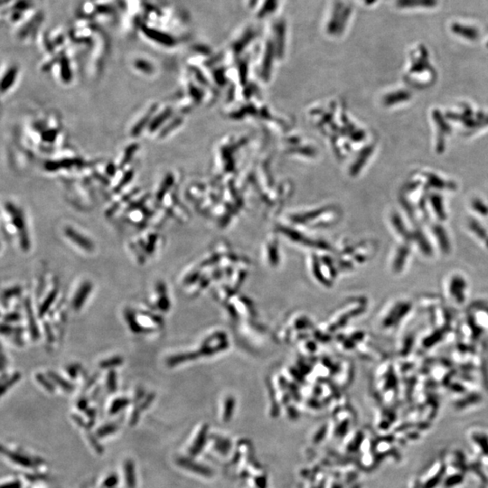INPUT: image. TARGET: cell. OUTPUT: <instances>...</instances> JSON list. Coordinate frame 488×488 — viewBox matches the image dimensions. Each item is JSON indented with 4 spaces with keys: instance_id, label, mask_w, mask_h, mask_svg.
Masks as SVG:
<instances>
[{
    "instance_id": "83f0119b",
    "label": "cell",
    "mask_w": 488,
    "mask_h": 488,
    "mask_svg": "<svg viewBox=\"0 0 488 488\" xmlns=\"http://www.w3.org/2000/svg\"><path fill=\"white\" fill-rule=\"evenodd\" d=\"M179 123H180V119H176V120H174L172 123H170V124L168 125V127H166V128L162 130L160 137L167 136L168 133L172 131L173 129L176 128V126H177Z\"/></svg>"
},
{
    "instance_id": "6da1fadb",
    "label": "cell",
    "mask_w": 488,
    "mask_h": 488,
    "mask_svg": "<svg viewBox=\"0 0 488 488\" xmlns=\"http://www.w3.org/2000/svg\"><path fill=\"white\" fill-rule=\"evenodd\" d=\"M6 209H7L8 213L10 214L13 225L15 226L16 231L18 232L21 247L26 252V251H28V249L30 248V240H29L28 232H26L24 214H23V212H21L19 209L16 208L15 205H13L10 203L6 204Z\"/></svg>"
},
{
    "instance_id": "8992f818",
    "label": "cell",
    "mask_w": 488,
    "mask_h": 488,
    "mask_svg": "<svg viewBox=\"0 0 488 488\" xmlns=\"http://www.w3.org/2000/svg\"><path fill=\"white\" fill-rule=\"evenodd\" d=\"M125 318H126V321L128 323V327L130 328V330L132 331L133 333L135 334H141V333H148L149 331L145 329L141 324H140V322L138 320V316H136V314L133 312L132 310H129V309H127L125 311Z\"/></svg>"
},
{
    "instance_id": "7a4b0ae2",
    "label": "cell",
    "mask_w": 488,
    "mask_h": 488,
    "mask_svg": "<svg viewBox=\"0 0 488 488\" xmlns=\"http://www.w3.org/2000/svg\"><path fill=\"white\" fill-rule=\"evenodd\" d=\"M141 29L145 36L149 39H151V41H154L156 44H159L164 46H172L175 44V39L167 33L157 30L156 28H148V26H143Z\"/></svg>"
},
{
    "instance_id": "cb8c5ba5",
    "label": "cell",
    "mask_w": 488,
    "mask_h": 488,
    "mask_svg": "<svg viewBox=\"0 0 488 488\" xmlns=\"http://www.w3.org/2000/svg\"><path fill=\"white\" fill-rule=\"evenodd\" d=\"M107 387L111 392H115L117 390V374L114 370H111L107 376Z\"/></svg>"
},
{
    "instance_id": "d4e9b609",
    "label": "cell",
    "mask_w": 488,
    "mask_h": 488,
    "mask_svg": "<svg viewBox=\"0 0 488 488\" xmlns=\"http://www.w3.org/2000/svg\"><path fill=\"white\" fill-rule=\"evenodd\" d=\"M20 320L21 316L19 313H8V314H7V315H5L4 317H3V321H4V323H8V324H10V323H16V322H18V321Z\"/></svg>"
},
{
    "instance_id": "5b68a950",
    "label": "cell",
    "mask_w": 488,
    "mask_h": 488,
    "mask_svg": "<svg viewBox=\"0 0 488 488\" xmlns=\"http://www.w3.org/2000/svg\"><path fill=\"white\" fill-rule=\"evenodd\" d=\"M24 309L28 316V327H29V331L30 335L34 341L38 340L40 337V332L38 327L36 324V317L34 316L33 313L32 306H31V301L29 299L24 300Z\"/></svg>"
},
{
    "instance_id": "f546056e",
    "label": "cell",
    "mask_w": 488,
    "mask_h": 488,
    "mask_svg": "<svg viewBox=\"0 0 488 488\" xmlns=\"http://www.w3.org/2000/svg\"><path fill=\"white\" fill-rule=\"evenodd\" d=\"M44 328H45V333H46V336H47V340H48L49 343H52V342L55 341V336H53L52 328L50 327V324H47V323L44 324Z\"/></svg>"
},
{
    "instance_id": "4dcf8cb0",
    "label": "cell",
    "mask_w": 488,
    "mask_h": 488,
    "mask_svg": "<svg viewBox=\"0 0 488 488\" xmlns=\"http://www.w3.org/2000/svg\"><path fill=\"white\" fill-rule=\"evenodd\" d=\"M156 239H157V237H156V235H152V236L150 237V239H149L148 244H147V249H148V250H147V252H150V253L154 252V248H155V245H156Z\"/></svg>"
},
{
    "instance_id": "30bf717a",
    "label": "cell",
    "mask_w": 488,
    "mask_h": 488,
    "mask_svg": "<svg viewBox=\"0 0 488 488\" xmlns=\"http://www.w3.org/2000/svg\"><path fill=\"white\" fill-rule=\"evenodd\" d=\"M56 296H57V289H52V291L49 293L48 295L46 296V297L44 299L43 303L40 305L39 309H38V316H39L40 318L44 317V316L47 314L49 309L52 307V305L53 304Z\"/></svg>"
},
{
    "instance_id": "7c38bea8",
    "label": "cell",
    "mask_w": 488,
    "mask_h": 488,
    "mask_svg": "<svg viewBox=\"0 0 488 488\" xmlns=\"http://www.w3.org/2000/svg\"><path fill=\"white\" fill-rule=\"evenodd\" d=\"M16 75H17V68L16 67H11L6 72L4 77L1 80V91L5 92L7 90L12 86L13 84L16 80Z\"/></svg>"
},
{
    "instance_id": "f1b7e54d",
    "label": "cell",
    "mask_w": 488,
    "mask_h": 488,
    "mask_svg": "<svg viewBox=\"0 0 488 488\" xmlns=\"http://www.w3.org/2000/svg\"><path fill=\"white\" fill-rule=\"evenodd\" d=\"M56 135H57V132L56 130H48V131H46L43 134V139L47 142H52V140H55V139H56Z\"/></svg>"
},
{
    "instance_id": "ba28073f",
    "label": "cell",
    "mask_w": 488,
    "mask_h": 488,
    "mask_svg": "<svg viewBox=\"0 0 488 488\" xmlns=\"http://www.w3.org/2000/svg\"><path fill=\"white\" fill-rule=\"evenodd\" d=\"M156 106H153L150 108V110L147 112V114L145 115L144 117L141 118V120L137 123L134 128H133L132 131H131V134H132L133 137H138L140 135L141 131L143 130V128L147 126V125L152 121L151 119H152L153 114L154 112H156Z\"/></svg>"
},
{
    "instance_id": "1f68e13d",
    "label": "cell",
    "mask_w": 488,
    "mask_h": 488,
    "mask_svg": "<svg viewBox=\"0 0 488 488\" xmlns=\"http://www.w3.org/2000/svg\"><path fill=\"white\" fill-rule=\"evenodd\" d=\"M114 429H115V427L112 426V425L105 426L104 428H100V430H101V431H100V435H101V434H102V435H107L108 433L110 434V433H112V431H114Z\"/></svg>"
},
{
    "instance_id": "277c9868",
    "label": "cell",
    "mask_w": 488,
    "mask_h": 488,
    "mask_svg": "<svg viewBox=\"0 0 488 488\" xmlns=\"http://www.w3.org/2000/svg\"><path fill=\"white\" fill-rule=\"evenodd\" d=\"M92 290V283L91 281H84V283L79 287L72 300V307L76 311L83 308V306L86 300L88 299Z\"/></svg>"
},
{
    "instance_id": "2e32d148",
    "label": "cell",
    "mask_w": 488,
    "mask_h": 488,
    "mask_svg": "<svg viewBox=\"0 0 488 488\" xmlns=\"http://www.w3.org/2000/svg\"><path fill=\"white\" fill-rule=\"evenodd\" d=\"M173 183H174V178L171 175H168V176H166L163 183L161 184L160 188L158 190V193H157V196H156V199L157 201H162L163 198L165 197V195L168 193V190L171 188L172 186Z\"/></svg>"
},
{
    "instance_id": "8fae6325",
    "label": "cell",
    "mask_w": 488,
    "mask_h": 488,
    "mask_svg": "<svg viewBox=\"0 0 488 488\" xmlns=\"http://www.w3.org/2000/svg\"><path fill=\"white\" fill-rule=\"evenodd\" d=\"M171 114H172L171 109H166L165 111L161 112L159 115H157L153 119L152 121L149 124V130L150 131H156V129L160 128L161 125L163 124L165 121H167L168 118L171 116Z\"/></svg>"
},
{
    "instance_id": "4316f807",
    "label": "cell",
    "mask_w": 488,
    "mask_h": 488,
    "mask_svg": "<svg viewBox=\"0 0 488 488\" xmlns=\"http://www.w3.org/2000/svg\"><path fill=\"white\" fill-rule=\"evenodd\" d=\"M133 175H134L133 170H130V171L126 173L124 176H123V178H122V180L120 181L119 186L117 187V190H120L123 186H125L126 184H128V182H130L131 179H132Z\"/></svg>"
},
{
    "instance_id": "52a82bcc",
    "label": "cell",
    "mask_w": 488,
    "mask_h": 488,
    "mask_svg": "<svg viewBox=\"0 0 488 488\" xmlns=\"http://www.w3.org/2000/svg\"><path fill=\"white\" fill-rule=\"evenodd\" d=\"M156 291L158 294V300H157V306L158 308L161 309L164 312H168L170 308V302L168 300V294H167V288L166 285L160 281L157 283L156 286Z\"/></svg>"
},
{
    "instance_id": "e0dca14e",
    "label": "cell",
    "mask_w": 488,
    "mask_h": 488,
    "mask_svg": "<svg viewBox=\"0 0 488 488\" xmlns=\"http://www.w3.org/2000/svg\"><path fill=\"white\" fill-rule=\"evenodd\" d=\"M21 374L19 372H15L13 375L8 377L6 381H3L2 385H1V394H4L6 391L8 389L11 388L14 384H16L18 381L20 380Z\"/></svg>"
},
{
    "instance_id": "d6986e66",
    "label": "cell",
    "mask_w": 488,
    "mask_h": 488,
    "mask_svg": "<svg viewBox=\"0 0 488 488\" xmlns=\"http://www.w3.org/2000/svg\"><path fill=\"white\" fill-rule=\"evenodd\" d=\"M135 67L141 72H145V73H151L153 72V69H154L152 64H150L149 62L146 60H141V59H139L135 62Z\"/></svg>"
},
{
    "instance_id": "4fadbf2b",
    "label": "cell",
    "mask_w": 488,
    "mask_h": 488,
    "mask_svg": "<svg viewBox=\"0 0 488 488\" xmlns=\"http://www.w3.org/2000/svg\"><path fill=\"white\" fill-rule=\"evenodd\" d=\"M123 363H124V359H123L121 356H113V357H111V358H108V359H105V360H102L101 362H100L99 366H100L101 369L113 370V368L120 366Z\"/></svg>"
},
{
    "instance_id": "3957f363",
    "label": "cell",
    "mask_w": 488,
    "mask_h": 488,
    "mask_svg": "<svg viewBox=\"0 0 488 488\" xmlns=\"http://www.w3.org/2000/svg\"><path fill=\"white\" fill-rule=\"evenodd\" d=\"M64 234L65 236L68 238L69 240L73 241V243L76 244L79 247L84 249L86 252H91L94 249V244L92 243V240L84 237L83 234L75 231L72 227H66L64 229Z\"/></svg>"
},
{
    "instance_id": "44dd1931",
    "label": "cell",
    "mask_w": 488,
    "mask_h": 488,
    "mask_svg": "<svg viewBox=\"0 0 488 488\" xmlns=\"http://www.w3.org/2000/svg\"><path fill=\"white\" fill-rule=\"evenodd\" d=\"M128 403H129V400L126 399V398L117 399V400L113 401V403L112 404L111 412H112V413H116V412H120L121 409L125 408L127 405H128Z\"/></svg>"
},
{
    "instance_id": "d6a6232c",
    "label": "cell",
    "mask_w": 488,
    "mask_h": 488,
    "mask_svg": "<svg viewBox=\"0 0 488 488\" xmlns=\"http://www.w3.org/2000/svg\"><path fill=\"white\" fill-rule=\"evenodd\" d=\"M3 488H19V485L16 483H11V484H7V485H4Z\"/></svg>"
},
{
    "instance_id": "9c48e42d",
    "label": "cell",
    "mask_w": 488,
    "mask_h": 488,
    "mask_svg": "<svg viewBox=\"0 0 488 488\" xmlns=\"http://www.w3.org/2000/svg\"><path fill=\"white\" fill-rule=\"evenodd\" d=\"M80 161L77 158H71V159H63L60 161H52V162H47L44 168L47 169L48 171H56L57 169L60 168H71L72 166L79 165Z\"/></svg>"
},
{
    "instance_id": "ac0fdd59",
    "label": "cell",
    "mask_w": 488,
    "mask_h": 488,
    "mask_svg": "<svg viewBox=\"0 0 488 488\" xmlns=\"http://www.w3.org/2000/svg\"><path fill=\"white\" fill-rule=\"evenodd\" d=\"M138 149H139V145L132 144L130 145V146H128L127 149L125 150L124 157H123V159L121 161L120 168L124 167L125 165L128 164V162L132 159L133 156H134V154L136 153Z\"/></svg>"
},
{
    "instance_id": "484cf974",
    "label": "cell",
    "mask_w": 488,
    "mask_h": 488,
    "mask_svg": "<svg viewBox=\"0 0 488 488\" xmlns=\"http://www.w3.org/2000/svg\"><path fill=\"white\" fill-rule=\"evenodd\" d=\"M80 370V366H79V364H71L69 365L68 367L66 368V371H67V373L72 379H75L78 373H79V371Z\"/></svg>"
},
{
    "instance_id": "7402d4cb",
    "label": "cell",
    "mask_w": 488,
    "mask_h": 488,
    "mask_svg": "<svg viewBox=\"0 0 488 488\" xmlns=\"http://www.w3.org/2000/svg\"><path fill=\"white\" fill-rule=\"evenodd\" d=\"M22 288L20 287H13V288H7L3 291L2 294V300L3 301L10 300L11 297L20 295Z\"/></svg>"
},
{
    "instance_id": "603a6c76",
    "label": "cell",
    "mask_w": 488,
    "mask_h": 488,
    "mask_svg": "<svg viewBox=\"0 0 488 488\" xmlns=\"http://www.w3.org/2000/svg\"><path fill=\"white\" fill-rule=\"evenodd\" d=\"M126 482L128 484V488H134L135 486V476H134V470H133V466L131 464H128L126 466Z\"/></svg>"
},
{
    "instance_id": "ffe728a7",
    "label": "cell",
    "mask_w": 488,
    "mask_h": 488,
    "mask_svg": "<svg viewBox=\"0 0 488 488\" xmlns=\"http://www.w3.org/2000/svg\"><path fill=\"white\" fill-rule=\"evenodd\" d=\"M36 379L39 384L44 386V389H46L48 392H55V387H53V384H52V382H50L48 378L43 375L42 373H37L36 375Z\"/></svg>"
},
{
    "instance_id": "9a60e30c",
    "label": "cell",
    "mask_w": 488,
    "mask_h": 488,
    "mask_svg": "<svg viewBox=\"0 0 488 488\" xmlns=\"http://www.w3.org/2000/svg\"><path fill=\"white\" fill-rule=\"evenodd\" d=\"M61 77L64 83H69L72 80V72L70 68L69 61L65 56L60 59Z\"/></svg>"
},
{
    "instance_id": "5bb4252c",
    "label": "cell",
    "mask_w": 488,
    "mask_h": 488,
    "mask_svg": "<svg viewBox=\"0 0 488 488\" xmlns=\"http://www.w3.org/2000/svg\"><path fill=\"white\" fill-rule=\"evenodd\" d=\"M48 377L55 384H58L60 388L63 389L66 392H72L73 390V385L69 383L67 381L64 380L63 377L60 376L55 372H48Z\"/></svg>"
}]
</instances>
